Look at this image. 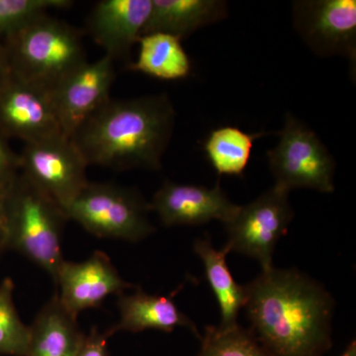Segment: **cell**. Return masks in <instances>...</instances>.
I'll return each instance as SVG.
<instances>
[{"label": "cell", "mask_w": 356, "mask_h": 356, "mask_svg": "<svg viewBox=\"0 0 356 356\" xmlns=\"http://www.w3.org/2000/svg\"><path fill=\"white\" fill-rule=\"evenodd\" d=\"M84 32L64 21L41 14L3 40L16 79L53 90L86 60Z\"/></svg>", "instance_id": "cell-4"}, {"label": "cell", "mask_w": 356, "mask_h": 356, "mask_svg": "<svg viewBox=\"0 0 356 356\" xmlns=\"http://www.w3.org/2000/svg\"><path fill=\"white\" fill-rule=\"evenodd\" d=\"M20 172L19 154L11 149L8 140L0 133V192Z\"/></svg>", "instance_id": "cell-24"}, {"label": "cell", "mask_w": 356, "mask_h": 356, "mask_svg": "<svg viewBox=\"0 0 356 356\" xmlns=\"http://www.w3.org/2000/svg\"><path fill=\"white\" fill-rule=\"evenodd\" d=\"M193 250L200 257L209 282L221 312V327L238 324V316L245 303V286L234 280L228 264L226 248L218 250L211 242L210 236L197 238Z\"/></svg>", "instance_id": "cell-18"}, {"label": "cell", "mask_w": 356, "mask_h": 356, "mask_svg": "<svg viewBox=\"0 0 356 356\" xmlns=\"http://www.w3.org/2000/svg\"><path fill=\"white\" fill-rule=\"evenodd\" d=\"M243 286L250 330L274 356H325L331 350L334 301L318 281L273 266Z\"/></svg>", "instance_id": "cell-1"}, {"label": "cell", "mask_w": 356, "mask_h": 356, "mask_svg": "<svg viewBox=\"0 0 356 356\" xmlns=\"http://www.w3.org/2000/svg\"><path fill=\"white\" fill-rule=\"evenodd\" d=\"M240 206L232 202L219 182L213 188L202 185L165 181L149 202L166 227L196 226L218 220L231 221Z\"/></svg>", "instance_id": "cell-13"}, {"label": "cell", "mask_w": 356, "mask_h": 356, "mask_svg": "<svg viewBox=\"0 0 356 356\" xmlns=\"http://www.w3.org/2000/svg\"><path fill=\"white\" fill-rule=\"evenodd\" d=\"M113 336L110 330L100 332L93 327L88 334H86L83 346L76 356H109L108 339Z\"/></svg>", "instance_id": "cell-25"}, {"label": "cell", "mask_w": 356, "mask_h": 356, "mask_svg": "<svg viewBox=\"0 0 356 356\" xmlns=\"http://www.w3.org/2000/svg\"><path fill=\"white\" fill-rule=\"evenodd\" d=\"M289 193L274 185L252 202L240 206L225 225L228 238L224 248L259 261L262 271L273 268L276 245L294 217Z\"/></svg>", "instance_id": "cell-7"}, {"label": "cell", "mask_w": 356, "mask_h": 356, "mask_svg": "<svg viewBox=\"0 0 356 356\" xmlns=\"http://www.w3.org/2000/svg\"><path fill=\"white\" fill-rule=\"evenodd\" d=\"M293 24L304 43L318 57L343 56L355 74V0H298L293 2Z\"/></svg>", "instance_id": "cell-9"}, {"label": "cell", "mask_w": 356, "mask_h": 356, "mask_svg": "<svg viewBox=\"0 0 356 356\" xmlns=\"http://www.w3.org/2000/svg\"><path fill=\"white\" fill-rule=\"evenodd\" d=\"M20 172L64 209L88 184V165L65 134L25 144Z\"/></svg>", "instance_id": "cell-8"}, {"label": "cell", "mask_w": 356, "mask_h": 356, "mask_svg": "<svg viewBox=\"0 0 356 356\" xmlns=\"http://www.w3.org/2000/svg\"><path fill=\"white\" fill-rule=\"evenodd\" d=\"M200 339L198 356H274L259 343L254 332L238 324L207 325Z\"/></svg>", "instance_id": "cell-21"}, {"label": "cell", "mask_w": 356, "mask_h": 356, "mask_svg": "<svg viewBox=\"0 0 356 356\" xmlns=\"http://www.w3.org/2000/svg\"><path fill=\"white\" fill-rule=\"evenodd\" d=\"M114 60L103 56L86 62L50 91L63 132L72 137L91 114L110 99L115 81Z\"/></svg>", "instance_id": "cell-11"}, {"label": "cell", "mask_w": 356, "mask_h": 356, "mask_svg": "<svg viewBox=\"0 0 356 356\" xmlns=\"http://www.w3.org/2000/svg\"><path fill=\"white\" fill-rule=\"evenodd\" d=\"M151 9L152 0H102L89 13L86 33L114 62L127 60Z\"/></svg>", "instance_id": "cell-14"}, {"label": "cell", "mask_w": 356, "mask_h": 356, "mask_svg": "<svg viewBox=\"0 0 356 356\" xmlns=\"http://www.w3.org/2000/svg\"><path fill=\"white\" fill-rule=\"evenodd\" d=\"M6 225H4L3 209H2L1 192H0V254L6 250Z\"/></svg>", "instance_id": "cell-27"}, {"label": "cell", "mask_w": 356, "mask_h": 356, "mask_svg": "<svg viewBox=\"0 0 356 356\" xmlns=\"http://www.w3.org/2000/svg\"><path fill=\"white\" fill-rule=\"evenodd\" d=\"M117 305L120 320L109 329L113 334L117 332H140L147 330L170 332L178 327H184L201 339L195 323L180 311L170 297L147 294L142 288L136 287L131 294L119 295Z\"/></svg>", "instance_id": "cell-15"}, {"label": "cell", "mask_w": 356, "mask_h": 356, "mask_svg": "<svg viewBox=\"0 0 356 356\" xmlns=\"http://www.w3.org/2000/svg\"><path fill=\"white\" fill-rule=\"evenodd\" d=\"M14 283H0V355L27 356L30 329L19 317L13 301Z\"/></svg>", "instance_id": "cell-22"}, {"label": "cell", "mask_w": 356, "mask_h": 356, "mask_svg": "<svg viewBox=\"0 0 356 356\" xmlns=\"http://www.w3.org/2000/svg\"><path fill=\"white\" fill-rule=\"evenodd\" d=\"M55 282L60 304L76 318L81 312L102 305L110 295L119 296L136 288L121 277L108 255L99 250L81 262L65 261Z\"/></svg>", "instance_id": "cell-12"}, {"label": "cell", "mask_w": 356, "mask_h": 356, "mask_svg": "<svg viewBox=\"0 0 356 356\" xmlns=\"http://www.w3.org/2000/svg\"><path fill=\"white\" fill-rule=\"evenodd\" d=\"M0 133L25 144L64 134L50 91L11 76L0 90Z\"/></svg>", "instance_id": "cell-10"}, {"label": "cell", "mask_w": 356, "mask_h": 356, "mask_svg": "<svg viewBox=\"0 0 356 356\" xmlns=\"http://www.w3.org/2000/svg\"><path fill=\"white\" fill-rule=\"evenodd\" d=\"M175 124V107L166 93L131 99L110 98L70 139L88 165L118 172L159 170Z\"/></svg>", "instance_id": "cell-2"}, {"label": "cell", "mask_w": 356, "mask_h": 356, "mask_svg": "<svg viewBox=\"0 0 356 356\" xmlns=\"http://www.w3.org/2000/svg\"><path fill=\"white\" fill-rule=\"evenodd\" d=\"M64 211L67 220L98 238L138 243L156 232L147 217L149 202L120 185L88 182Z\"/></svg>", "instance_id": "cell-5"}, {"label": "cell", "mask_w": 356, "mask_h": 356, "mask_svg": "<svg viewBox=\"0 0 356 356\" xmlns=\"http://www.w3.org/2000/svg\"><path fill=\"white\" fill-rule=\"evenodd\" d=\"M11 76L13 74H11L10 65L7 60L6 50H4L3 44L0 43V90L6 86Z\"/></svg>", "instance_id": "cell-26"}, {"label": "cell", "mask_w": 356, "mask_h": 356, "mask_svg": "<svg viewBox=\"0 0 356 356\" xmlns=\"http://www.w3.org/2000/svg\"><path fill=\"white\" fill-rule=\"evenodd\" d=\"M278 144L267 152L276 186L291 191L307 188L332 193L336 161L316 133L291 113L277 133Z\"/></svg>", "instance_id": "cell-6"}, {"label": "cell", "mask_w": 356, "mask_h": 356, "mask_svg": "<svg viewBox=\"0 0 356 356\" xmlns=\"http://www.w3.org/2000/svg\"><path fill=\"white\" fill-rule=\"evenodd\" d=\"M266 135L264 132L247 133L235 126H222L211 131L203 142V151L218 175L243 177L254 140Z\"/></svg>", "instance_id": "cell-20"}, {"label": "cell", "mask_w": 356, "mask_h": 356, "mask_svg": "<svg viewBox=\"0 0 356 356\" xmlns=\"http://www.w3.org/2000/svg\"><path fill=\"white\" fill-rule=\"evenodd\" d=\"M224 0H152V9L140 37L153 33L180 40L228 17Z\"/></svg>", "instance_id": "cell-16"}, {"label": "cell", "mask_w": 356, "mask_h": 356, "mask_svg": "<svg viewBox=\"0 0 356 356\" xmlns=\"http://www.w3.org/2000/svg\"><path fill=\"white\" fill-rule=\"evenodd\" d=\"M29 329L27 356H76L86 337L57 294L42 307Z\"/></svg>", "instance_id": "cell-17"}, {"label": "cell", "mask_w": 356, "mask_h": 356, "mask_svg": "<svg viewBox=\"0 0 356 356\" xmlns=\"http://www.w3.org/2000/svg\"><path fill=\"white\" fill-rule=\"evenodd\" d=\"M341 356H356V343L355 341H351L346 348V351Z\"/></svg>", "instance_id": "cell-28"}, {"label": "cell", "mask_w": 356, "mask_h": 356, "mask_svg": "<svg viewBox=\"0 0 356 356\" xmlns=\"http://www.w3.org/2000/svg\"><path fill=\"white\" fill-rule=\"evenodd\" d=\"M72 4L70 0H0V43L37 16Z\"/></svg>", "instance_id": "cell-23"}, {"label": "cell", "mask_w": 356, "mask_h": 356, "mask_svg": "<svg viewBox=\"0 0 356 356\" xmlns=\"http://www.w3.org/2000/svg\"><path fill=\"white\" fill-rule=\"evenodd\" d=\"M139 55L129 70L161 81H178L191 74L192 64L181 40L172 35L153 33L140 37Z\"/></svg>", "instance_id": "cell-19"}, {"label": "cell", "mask_w": 356, "mask_h": 356, "mask_svg": "<svg viewBox=\"0 0 356 356\" xmlns=\"http://www.w3.org/2000/svg\"><path fill=\"white\" fill-rule=\"evenodd\" d=\"M1 201L7 250L24 255L55 281L65 261L64 209L21 172L1 191Z\"/></svg>", "instance_id": "cell-3"}]
</instances>
